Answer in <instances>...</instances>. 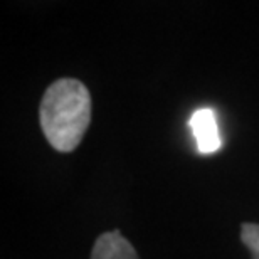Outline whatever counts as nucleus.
Instances as JSON below:
<instances>
[{
	"instance_id": "f257e3e1",
	"label": "nucleus",
	"mask_w": 259,
	"mask_h": 259,
	"mask_svg": "<svg viewBox=\"0 0 259 259\" xmlns=\"http://www.w3.org/2000/svg\"><path fill=\"white\" fill-rule=\"evenodd\" d=\"M39 121L51 147L63 153L76 150L91 123L88 88L74 77L54 81L40 100Z\"/></svg>"
},
{
	"instance_id": "7ed1b4c3",
	"label": "nucleus",
	"mask_w": 259,
	"mask_h": 259,
	"mask_svg": "<svg viewBox=\"0 0 259 259\" xmlns=\"http://www.w3.org/2000/svg\"><path fill=\"white\" fill-rule=\"evenodd\" d=\"M91 259H140L132 242L121 236L120 231L105 232L96 239L91 251Z\"/></svg>"
},
{
	"instance_id": "20e7f679",
	"label": "nucleus",
	"mask_w": 259,
	"mask_h": 259,
	"mask_svg": "<svg viewBox=\"0 0 259 259\" xmlns=\"http://www.w3.org/2000/svg\"><path fill=\"white\" fill-rule=\"evenodd\" d=\"M241 241L249 249L252 259H259V224L244 222L241 226Z\"/></svg>"
},
{
	"instance_id": "f03ea898",
	"label": "nucleus",
	"mask_w": 259,
	"mask_h": 259,
	"mask_svg": "<svg viewBox=\"0 0 259 259\" xmlns=\"http://www.w3.org/2000/svg\"><path fill=\"white\" fill-rule=\"evenodd\" d=\"M190 128L194 132L197 148H199L200 153H214L221 148L222 142L212 110H209V108L197 110L190 118Z\"/></svg>"
}]
</instances>
